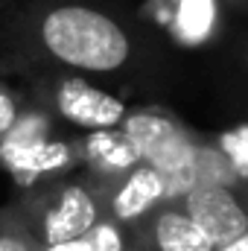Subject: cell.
<instances>
[{
	"mask_svg": "<svg viewBox=\"0 0 248 251\" xmlns=\"http://www.w3.org/2000/svg\"><path fill=\"white\" fill-rule=\"evenodd\" d=\"M88 237H91V251H128L123 225H117V222H111L105 216L91 228Z\"/></svg>",
	"mask_w": 248,
	"mask_h": 251,
	"instance_id": "4fadbf2b",
	"label": "cell"
},
{
	"mask_svg": "<svg viewBox=\"0 0 248 251\" xmlns=\"http://www.w3.org/2000/svg\"><path fill=\"white\" fill-rule=\"evenodd\" d=\"M0 251H38V240L15 204L0 210Z\"/></svg>",
	"mask_w": 248,
	"mask_h": 251,
	"instance_id": "7c38bea8",
	"label": "cell"
},
{
	"mask_svg": "<svg viewBox=\"0 0 248 251\" xmlns=\"http://www.w3.org/2000/svg\"><path fill=\"white\" fill-rule=\"evenodd\" d=\"M18 114H21V100H18V94L0 85V140H3V134L15 126Z\"/></svg>",
	"mask_w": 248,
	"mask_h": 251,
	"instance_id": "9a60e30c",
	"label": "cell"
},
{
	"mask_svg": "<svg viewBox=\"0 0 248 251\" xmlns=\"http://www.w3.org/2000/svg\"><path fill=\"white\" fill-rule=\"evenodd\" d=\"M82 155H85L97 170H102V173H108V176L128 173V170L137 164V155H134V149L128 146V140H125L123 134L108 131V128L94 131V134L85 140Z\"/></svg>",
	"mask_w": 248,
	"mask_h": 251,
	"instance_id": "9c48e42d",
	"label": "cell"
},
{
	"mask_svg": "<svg viewBox=\"0 0 248 251\" xmlns=\"http://www.w3.org/2000/svg\"><path fill=\"white\" fill-rule=\"evenodd\" d=\"M161 199H167L164 193V178L158 170L152 167H131L128 176L114 187L111 199H108V216L117 225H134L140 222Z\"/></svg>",
	"mask_w": 248,
	"mask_h": 251,
	"instance_id": "8992f818",
	"label": "cell"
},
{
	"mask_svg": "<svg viewBox=\"0 0 248 251\" xmlns=\"http://www.w3.org/2000/svg\"><path fill=\"white\" fill-rule=\"evenodd\" d=\"M213 251H248V231L243 234V237H237L234 243H228V246H219V249Z\"/></svg>",
	"mask_w": 248,
	"mask_h": 251,
	"instance_id": "e0dca14e",
	"label": "cell"
},
{
	"mask_svg": "<svg viewBox=\"0 0 248 251\" xmlns=\"http://www.w3.org/2000/svg\"><path fill=\"white\" fill-rule=\"evenodd\" d=\"M15 207L21 210L38 246H56L88 237L91 228L102 219L99 199L85 184H53L44 190H26V196Z\"/></svg>",
	"mask_w": 248,
	"mask_h": 251,
	"instance_id": "7a4b0ae2",
	"label": "cell"
},
{
	"mask_svg": "<svg viewBox=\"0 0 248 251\" xmlns=\"http://www.w3.org/2000/svg\"><path fill=\"white\" fill-rule=\"evenodd\" d=\"M73 161H76V152H73L70 143L47 137V140H41V143H35V146L6 158L0 167L24 190H35V187H41L44 181H50L53 176L64 173Z\"/></svg>",
	"mask_w": 248,
	"mask_h": 251,
	"instance_id": "52a82bcc",
	"label": "cell"
},
{
	"mask_svg": "<svg viewBox=\"0 0 248 251\" xmlns=\"http://www.w3.org/2000/svg\"><path fill=\"white\" fill-rule=\"evenodd\" d=\"M123 137L134 149L137 161H146V167L158 170L164 178L167 199L184 196L196 184V146L184 137V131L173 120L140 111L123 117Z\"/></svg>",
	"mask_w": 248,
	"mask_h": 251,
	"instance_id": "3957f363",
	"label": "cell"
},
{
	"mask_svg": "<svg viewBox=\"0 0 248 251\" xmlns=\"http://www.w3.org/2000/svg\"><path fill=\"white\" fill-rule=\"evenodd\" d=\"M50 100H53V108L67 123H76L82 128H91V131L111 128V126L123 123L125 117V105L117 97H111V94L88 85L85 79H76V76L62 79L53 88Z\"/></svg>",
	"mask_w": 248,
	"mask_h": 251,
	"instance_id": "5b68a950",
	"label": "cell"
},
{
	"mask_svg": "<svg viewBox=\"0 0 248 251\" xmlns=\"http://www.w3.org/2000/svg\"><path fill=\"white\" fill-rule=\"evenodd\" d=\"M50 128H53V123H50V114H47V111H41V108L24 111V108H21L15 126H12V128L3 134V140H0V164H3L6 158L18 155V152L35 146V143H41V140H47V137H50Z\"/></svg>",
	"mask_w": 248,
	"mask_h": 251,
	"instance_id": "30bf717a",
	"label": "cell"
},
{
	"mask_svg": "<svg viewBox=\"0 0 248 251\" xmlns=\"http://www.w3.org/2000/svg\"><path fill=\"white\" fill-rule=\"evenodd\" d=\"M184 213L210 237V243L228 246L248 231V210L228 187L193 184L184 193Z\"/></svg>",
	"mask_w": 248,
	"mask_h": 251,
	"instance_id": "277c9868",
	"label": "cell"
},
{
	"mask_svg": "<svg viewBox=\"0 0 248 251\" xmlns=\"http://www.w3.org/2000/svg\"><path fill=\"white\" fill-rule=\"evenodd\" d=\"M38 251H91V237L67 240V243H56V246H38Z\"/></svg>",
	"mask_w": 248,
	"mask_h": 251,
	"instance_id": "2e32d148",
	"label": "cell"
},
{
	"mask_svg": "<svg viewBox=\"0 0 248 251\" xmlns=\"http://www.w3.org/2000/svg\"><path fill=\"white\" fill-rule=\"evenodd\" d=\"M213 0H181L178 6V32L190 44H198L207 38L213 26Z\"/></svg>",
	"mask_w": 248,
	"mask_h": 251,
	"instance_id": "8fae6325",
	"label": "cell"
},
{
	"mask_svg": "<svg viewBox=\"0 0 248 251\" xmlns=\"http://www.w3.org/2000/svg\"><path fill=\"white\" fill-rule=\"evenodd\" d=\"M41 47L67 67L108 73L128 59V38L117 21L91 6H53L38 21Z\"/></svg>",
	"mask_w": 248,
	"mask_h": 251,
	"instance_id": "6da1fadb",
	"label": "cell"
},
{
	"mask_svg": "<svg viewBox=\"0 0 248 251\" xmlns=\"http://www.w3.org/2000/svg\"><path fill=\"white\" fill-rule=\"evenodd\" d=\"M222 146H225V152L231 158V167L246 176L248 173V126L237 128V131H228L222 137Z\"/></svg>",
	"mask_w": 248,
	"mask_h": 251,
	"instance_id": "5bb4252c",
	"label": "cell"
},
{
	"mask_svg": "<svg viewBox=\"0 0 248 251\" xmlns=\"http://www.w3.org/2000/svg\"><path fill=\"white\" fill-rule=\"evenodd\" d=\"M152 249L155 251H213L210 237L187 216L184 210H161L152 222Z\"/></svg>",
	"mask_w": 248,
	"mask_h": 251,
	"instance_id": "ba28073f",
	"label": "cell"
}]
</instances>
